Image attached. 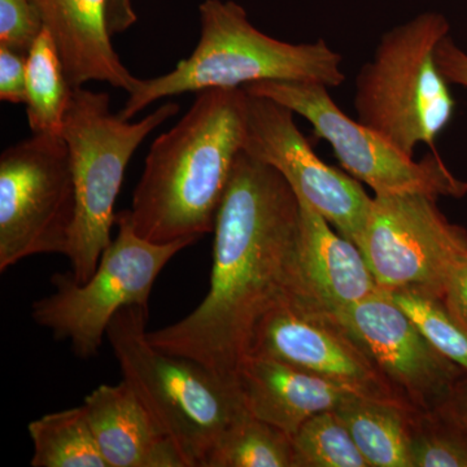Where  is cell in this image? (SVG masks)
I'll use <instances>...</instances> for the list:
<instances>
[{"label":"cell","instance_id":"cell-1","mask_svg":"<svg viewBox=\"0 0 467 467\" xmlns=\"http://www.w3.org/2000/svg\"><path fill=\"white\" fill-rule=\"evenodd\" d=\"M211 285L198 308L149 331L153 346L236 382L254 331L285 304L313 303L300 267L301 209L275 169L241 150L214 226Z\"/></svg>","mask_w":467,"mask_h":467},{"label":"cell","instance_id":"cell-2","mask_svg":"<svg viewBox=\"0 0 467 467\" xmlns=\"http://www.w3.org/2000/svg\"><path fill=\"white\" fill-rule=\"evenodd\" d=\"M247 92H198L186 115L150 146L129 209L135 232L155 243L213 233L235 160L243 149Z\"/></svg>","mask_w":467,"mask_h":467},{"label":"cell","instance_id":"cell-3","mask_svg":"<svg viewBox=\"0 0 467 467\" xmlns=\"http://www.w3.org/2000/svg\"><path fill=\"white\" fill-rule=\"evenodd\" d=\"M199 12L201 39L195 50L167 75L140 79L119 112L122 119L186 92L263 81L317 82L334 88L346 81L342 57L324 39L296 45L272 38L252 26L245 9L232 0H205Z\"/></svg>","mask_w":467,"mask_h":467},{"label":"cell","instance_id":"cell-4","mask_svg":"<svg viewBox=\"0 0 467 467\" xmlns=\"http://www.w3.org/2000/svg\"><path fill=\"white\" fill-rule=\"evenodd\" d=\"M149 310H119L107 330L122 377L186 467H207L218 442L247 409L238 383L196 359L153 346L146 325Z\"/></svg>","mask_w":467,"mask_h":467},{"label":"cell","instance_id":"cell-5","mask_svg":"<svg viewBox=\"0 0 467 467\" xmlns=\"http://www.w3.org/2000/svg\"><path fill=\"white\" fill-rule=\"evenodd\" d=\"M448 36L444 15L423 12L384 33L356 78L358 121L411 158L418 144L436 152V138L456 106L436 63V48Z\"/></svg>","mask_w":467,"mask_h":467},{"label":"cell","instance_id":"cell-6","mask_svg":"<svg viewBox=\"0 0 467 467\" xmlns=\"http://www.w3.org/2000/svg\"><path fill=\"white\" fill-rule=\"evenodd\" d=\"M178 112L180 106L168 101L140 121L130 122L112 112L107 92L84 86L73 88L61 137L69 150L76 192L75 223L66 256L78 284L94 275L112 242L115 202L135 150Z\"/></svg>","mask_w":467,"mask_h":467},{"label":"cell","instance_id":"cell-7","mask_svg":"<svg viewBox=\"0 0 467 467\" xmlns=\"http://www.w3.org/2000/svg\"><path fill=\"white\" fill-rule=\"evenodd\" d=\"M117 236L101 254L94 275L78 284L72 272L52 276L54 292L33 304L32 317L66 340L78 358H91L107 337L119 310L142 306L149 310L153 285L178 252L195 241H147L135 232L129 209L116 214Z\"/></svg>","mask_w":467,"mask_h":467},{"label":"cell","instance_id":"cell-8","mask_svg":"<svg viewBox=\"0 0 467 467\" xmlns=\"http://www.w3.org/2000/svg\"><path fill=\"white\" fill-rule=\"evenodd\" d=\"M251 95L269 98L304 117L316 137L330 143L350 177L370 186L376 195H420L461 198L467 181L459 180L438 152L420 161L405 155L389 140L347 116L335 104L328 88L317 82L263 81L244 86Z\"/></svg>","mask_w":467,"mask_h":467},{"label":"cell","instance_id":"cell-9","mask_svg":"<svg viewBox=\"0 0 467 467\" xmlns=\"http://www.w3.org/2000/svg\"><path fill=\"white\" fill-rule=\"evenodd\" d=\"M76 217L66 140L33 134L0 156V272L36 254H64Z\"/></svg>","mask_w":467,"mask_h":467},{"label":"cell","instance_id":"cell-10","mask_svg":"<svg viewBox=\"0 0 467 467\" xmlns=\"http://www.w3.org/2000/svg\"><path fill=\"white\" fill-rule=\"evenodd\" d=\"M420 193L376 195L358 247L384 291L416 287L441 297L467 260V232Z\"/></svg>","mask_w":467,"mask_h":467},{"label":"cell","instance_id":"cell-11","mask_svg":"<svg viewBox=\"0 0 467 467\" xmlns=\"http://www.w3.org/2000/svg\"><path fill=\"white\" fill-rule=\"evenodd\" d=\"M294 117V110L284 104L247 92L242 150L275 169L297 198L312 205L340 235L358 245L373 198L358 180L316 155Z\"/></svg>","mask_w":467,"mask_h":467},{"label":"cell","instance_id":"cell-12","mask_svg":"<svg viewBox=\"0 0 467 467\" xmlns=\"http://www.w3.org/2000/svg\"><path fill=\"white\" fill-rule=\"evenodd\" d=\"M248 355L279 359L362 398L414 411L333 313L324 309L292 303L272 310L257 326Z\"/></svg>","mask_w":467,"mask_h":467},{"label":"cell","instance_id":"cell-13","mask_svg":"<svg viewBox=\"0 0 467 467\" xmlns=\"http://www.w3.org/2000/svg\"><path fill=\"white\" fill-rule=\"evenodd\" d=\"M333 315L414 411L438 410L467 376L383 290Z\"/></svg>","mask_w":467,"mask_h":467},{"label":"cell","instance_id":"cell-14","mask_svg":"<svg viewBox=\"0 0 467 467\" xmlns=\"http://www.w3.org/2000/svg\"><path fill=\"white\" fill-rule=\"evenodd\" d=\"M43 29L54 39L73 88L107 82L126 92L140 78L131 75L110 41L107 0H34Z\"/></svg>","mask_w":467,"mask_h":467},{"label":"cell","instance_id":"cell-15","mask_svg":"<svg viewBox=\"0 0 467 467\" xmlns=\"http://www.w3.org/2000/svg\"><path fill=\"white\" fill-rule=\"evenodd\" d=\"M84 407L95 441L109 467H186L137 393L122 379L101 384Z\"/></svg>","mask_w":467,"mask_h":467},{"label":"cell","instance_id":"cell-16","mask_svg":"<svg viewBox=\"0 0 467 467\" xmlns=\"http://www.w3.org/2000/svg\"><path fill=\"white\" fill-rule=\"evenodd\" d=\"M299 199V198H297ZM300 267L313 303L337 312L382 291L361 250L301 201Z\"/></svg>","mask_w":467,"mask_h":467},{"label":"cell","instance_id":"cell-17","mask_svg":"<svg viewBox=\"0 0 467 467\" xmlns=\"http://www.w3.org/2000/svg\"><path fill=\"white\" fill-rule=\"evenodd\" d=\"M236 382L248 413L291 436L310 417L334 410L348 393L308 371L257 355L245 356Z\"/></svg>","mask_w":467,"mask_h":467},{"label":"cell","instance_id":"cell-18","mask_svg":"<svg viewBox=\"0 0 467 467\" xmlns=\"http://www.w3.org/2000/svg\"><path fill=\"white\" fill-rule=\"evenodd\" d=\"M368 467H413L410 417L398 405L348 392L334 409Z\"/></svg>","mask_w":467,"mask_h":467},{"label":"cell","instance_id":"cell-19","mask_svg":"<svg viewBox=\"0 0 467 467\" xmlns=\"http://www.w3.org/2000/svg\"><path fill=\"white\" fill-rule=\"evenodd\" d=\"M73 88L54 39L43 29L26 60V116L33 134H60Z\"/></svg>","mask_w":467,"mask_h":467},{"label":"cell","instance_id":"cell-20","mask_svg":"<svg viewBox=\"0 0 467 467\" xmlns=\"http://www.w3.org/2000/svg\"><path fill=\"white\" fill-rule=\"evenodd\" d=\"M33 467H109L84 405L46 414L30 422Z\"/></svg>","mask_w":467,"mask_h":467},{"label":"cell","instance_id":"cell-21","mask_svg":"<svg viewBox=\"0 0 467 467\" xmlns=\"http://www.w3.org/2000/svg\"><path fill=\"white\" fill-rule=\"evenodd\" d=\"M207 467H294L292 436L244 414L218 442Z\"/></svg>","mask_w":467,"mask_h":467},{"label":"cell","instance_id":"cell-22","mask_svg":"<svg viewBox=\"0 0 467 467\" xmlns=\"http://www.w3.org/2000/svg\"><path fill=\"white\" fill-rule=\"evenodd\" d=\"M384 292L407 313L435 349L467 374V333L441 296L416 287Z\"/></svg>","mask_w":467,"mask_h":467},{"label":"cell","instance_id":"cell-23","mask_svg":"<svg viewBox=\"0 0 467 467\" xmlns=\"http://www.w3.org/2000/svg\"><path fill=\"white\" fill-rule=\"evenodd\" d=\"M294 467H368L334 410L310 417L292 435Z\"/></svg>","mask_w":467,"mask_h":467},{"label":"cell","instance_id":"cell-24","mask_svg":"<svg viewBox=\"0 0 467 467\" xmlns=\"http://www.w3.org/2000/svg\"><path fill=\"white\" fill-rule=\"evenodd\" d=\"M409 442L413 467H467L466 436L438 410L411 413Z\"/></svg>","mask_w":467,"mask_h":467},{"label":"cell","instance_id":"cell-25","mask_svg":"<svg viewBox=\"0 0 467 467\" xmlns=\"http://www.w3.org/2000/svg\"><path fill=\"white\" fill-rule=\"evenodd\" d=\"M34 0H0V43L27 54L42 33Z\"/></svg>","mask_w":467,"mask_h":467},{"label":"cell","instance_id":"cell-26","mask_svg":"<svg viewBox=\"0 0 467 467\" xmlns=\"http://www.w3.org/2000/svg\"><path fill=\"white\" fill-rule=\"evenodd\" d=\"M27 54L0 43V99L12 104L26 103Z\"/></svg>","mask_w":467,"mask_h":467},{"label":"cell","instance_id":"cell-27","mask_svg":"<svg viewBox=\"0 0 467 467\" xmlns=\"http://www.w3.org/2000/svg\"><path fill=\"white\" fill-rule=\"evenodd\" d=\"M436 63L448 82L467 88V54L451 41L450 36L439 43Z\"/></svg>","mask_w":467,"mask_h":467},{"label":"cell","instance_id":"cell-28","mask_svg":"<svg viewBox=\"0 0 467 467\" xmlns=\"http://www.w3.org/2000/svg\"><path fill=\"white\" fill-rule=\"evenodd\" d=\"M441 299L467 333V260L451 273L442 290Z\"/></svg>","mask_w":467,"mask_h":467},{"label":"cell","instance_id":"cell-29","mask_svg":"<svg viewBox=\"0 0 467 467\" xmlns=\"http://www.w3.org/2000/svg\"><path fill=\"white\" fill-rule=\"evenodd\" d=\"M467 439V376L453 389L450 399L438 409Z\"/></svg>","mask_w":467,"mask_h":467},{"label":"cell","instance_id":"cell-30","mask_svg":"<svg viewBox=\"0 0 467 467\" xmlns=\"http://www.w3.org/2000/svg\"><path fill=\"white\" fill-rule=\"evenodd\" d=\"M137 21L131 0H107V23L110 36L126 32Z\"/></svg>","mask_w":467,"mask_h":467}]
</instances>
